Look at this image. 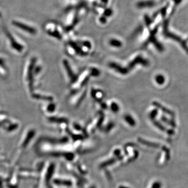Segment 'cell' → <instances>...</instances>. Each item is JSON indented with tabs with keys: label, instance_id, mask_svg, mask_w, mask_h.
I'll use <instances>...</instances> for the list:
<instances>
[{
	"label": "cell",
	"instance_id": "obj_1",
	"mask_svg": "<svg viewBox=\"0 0 188 188\" xmlns=\"http://www.w3.org/2000/svg\"><path fill=\"white\" fill-rule=\"evenodd\" d=\"M138 64H141L144 66H148L149 64V62L148 60H146L143 58L142 56H136L134 60H133L132 62L127 65L126 68H122V66L119 65L118 64L114 62H111L109 64L110 68L114 70L116 72H119L122 74H127L130 72L131 70L134 68V66Z\"/></svg>",
	"mask_w": 188,
	"mask_h": 188
},
{
	"label": "cell",
	"instance_id": "obj_2",
	"mask_svg": "<svg viewBox=\"0 0 188 188\" xmlns=\"http://www.w3.org/2000/svg\"><path fill=\"white\" fill-rule=\"evenodd\" d=\"M36 59L33 58L31 60V62L29 65L27 72V79L29 82V87L31 92L33 90V75L34 69L36 66Z\"/></svg>",
	"mask_w": 188,
	"mask_h": 188
},
{
	"label": "cell",
	"instance_id": "obj_3",
	"mask_svg": "<svg viewBox=\"0 0 188 188\" xmlns=\"http://www.w3.org/2000/svg\"><path fill=\"white\" fill-rule=\"evenodd\" d=\"M13 24L16 27L19 28L21 30L24 31L26 33L31 34V35H35L37 33L36 29H35L31 26H28V25L24 24V23L19 22H13Z\"/></svg>",
	"mask_w": 188,
	"mask_h": 188
},
{
	"label": "cell",
	"instance_id": "obj_4",
	"mask_svg": "<svg viewBox=\"0 0 188 188\" xmlns=\"http://www.w3.org/2000/svg\"><path fill=\"white\" fill-rule=\"evenodd\" d=\"M6 36L10 41V45L12 48L14 49L18 52H21L23 51L24 49L23 46L22 45H20V43H18V42L13 37V36L11 35V34L9 32L8 33V31L6 32Z\"/></svg>",
	"mask_w": 188,
	"mask_h": 188
},
{
	"label": "cell",
	"instance_id": "obj_5",
	"mask_svg": "<svg viewBox=\"0 0 188 188\" xmlns=\"http://www.w3.org/2000/svg\"><path fill=\"white\" fill-rule=\"evenodd\" d=\"M63 65L65 69L66 70V72L68 74V76H69L70 79L72 83H75L77 79V76L74 74L71 68V67L69 65L68 61L64 60L63 61Z\"/></svg>",
	"mask_w": 188,
	"mask_h": 188
},
{
	"label": "cell",
	"instance_id": "obj_6",
	"mask_svg": "<svg viewBox=\"0 0 188 188\" xmlns=\"http://www.w3.org/2000/svg\"><path fill=\"white\" fill-rule=\"evenodd\" d=\"M35 134L36 131L35 130L33 129L29 130L26 135L25 139L23 140V142L22 143V147L24 148H26L31 140L33 139V137L35 136Z\"/></svg>",
	"mask_w": 188,
	"mask_h": 188
},
{
	"label": "cell",
	"instance_id": "obj_7",
	"mask_svg": "<svg viewBox=\"0 0 188 188\" xmlns=\"http://www.w3.org/2000/svg\"><path fill=\"white\" fill-rule=\"evenodd\" d=\"M152 104L157 108H158L159 109L162 110L163 112H165L166 114H168V115H169L171 117H175V113L173 112H172L170 110L167 109L166 107H164L162 104H160L159 103H158L157 102H154L152 103Z\"/></svg>",
	"mask_w": 188,
	"mask_h": 188
},
{
	"label": "cell",
	"instance_id": "obj_8",
	"mask_svg": "<svg viewBox=\"0 0 188 188\" xmlns=\"http://www.w3.org/2000/svg\"><path fill=\"white\" fill-rule=\"evenodd\" d=\"M48 121L51 123H68V120L64 118H58L56 117H49L48 118Z\"/></svg>",
	"mask_w": 188,
	"mask_h": 188
},
{
	"label": "cell",
	"instance_id": "obj_9",
	"mask_svg": "<svg viewBox=\"0 0 188 188\" xmlns=\"http://www.w3.org/2000/svg\"><path fill=\"white\" fill-rule=\"evenodd\" d=\"M33 98L36 99H42L45 101H49V102H52L53 100V98L50 96H45L43 95H41L39 94H34L33 95Z\"/></svg>",
	"mask_w": 188,
	"mask_h": 188
},
{
	"label": "cell",
	"instance_id": "obj_10",
	"mask_svg": "<svg viewBox=\"0 0 188 188\" xmlns=\"http://www.w3.org/2000/svg\"><path fill=\"white\" fill-rule=\"evenodd\" d=\"M54 182L57 185H62V186H71L72 182L69 180H62L61 179H56L54 181Z\"/></svg>",
	"mask_w": 188,
	"mask_h": 188
},
{
	"label": "cell",
	"instance_id": "obj_11",
	"mask_svg": "<svg viewBox=\"0 0 188 188\" xmlns=\"http://www.w3.org/2000/svg\"><path fill=\"white\" fill-rule=\"evenodd\" d=\"M154 5V3L152 1H143L137 4V6L139 8H145L151 7Z\"/></svg>",
	"mask_w": 188,
	"mask_h": 188
},
{
	"label": "cell",
	"instance_id": "obj_12",
	"mask_svg": "<svg viewBox=\"0 0 188 188\" xmlns=\"http://www.w3.org/2000/svg\"><path fill=\"white\" fill-rule=\"evenodd\" d=\"M125 119L126 122H127L128 124L131 125V126H135V121L134 119L132 118L131 116L129 115H127L125 117Z\"/></svg>",
	"mask_w": 188,
	"mask_h": 188
},
{
	"label": "cell",
	"instance_id": "obj_13",
	"mask_svg": "<svg viewBox=\"0 0 188 188\" xmlns=\"http://www.w3.org/2000/svg\"><path fill=\"white\" fill-rule=\"evenodd\" d=\"M155 79H156V81L159 85H162L164 83V82L165 81V77L160 74L158 75L157 76H156Z\"/></svg>",
	"mask_w": 188,
	"mask_h": 188
},
{
	"label": "cell",
	"instance_id": "obj_14",
	"mask_svg": "<svg viewBox=\"0 0 188 188\" xmlns=\"http://www.w3.org/2000/svg\"><path fill=\"white\" fill-rule=\"evenodd\" d=\"M139 141L140 143H141L145 145H148V146H149L150 147H157L158 145L156 144H154V143H150L148 141H147L145 140H143V139H139Z\"/></svg>",
	"mask_w": 188,
	"mask_h": 188
},
{
	"label": "cell",
	"instance_id": "obj_15",
	"mask_svg": "<svg viewBox=\"0 0 188 188\" xmlns=\"http://www.w3.org/2000/svg\"><path fill=\"white\" fill-rule=\"evenodd\" d=\"M161 119H162V120L164 122H165L166 123H167L168 125H170V126H172V127H175V123L173 121H172L171 120L169 119L168 118H166V117H162V118H161Z\"/></svg>",
	"mask_w": 188,
	"mask_h": 188
},
{
	"label": "cell",
	"instance_id": "obj_16",
	"mask_svg": "<svg viewBox=\"0 0 188 188\" xmlns=\"http://www.w3.org/2000/svg\"><path fill=\"white\" fill-rule=\"evenodd\" d=\"M18 124L13 123V124L8 125V127L6 128V131L8 132H12V131H14L16 130L18 128Z\"/></svg>",
	"mask_w": 188,
	"mask_h": 188
},
{
	"label": "cell",
	"instance_id": "obj_17",
	"mask_svg": "<svg viewBox=\"0 0 188 188\" xmlns=\"http://www.w3.org/2000/svg\"><path fill=\"white\" fill-rule=\"evenodd\" d=\"M110 44L111 46L115 47H120L122 46V43L120 41L115 40V39H112L111 40H110Z\"/></svg>",
	"mask_w": 188,
	"mask_h": 188
},
{
	"label": "cell",
	"instance_id": "obj_18",
	"mask_svg": "<svg viewBox=\"0 0 188 188\" xmlns=\"http://www.w3.org/2000/svg\"><path fill=\"white\" fill-rule=\"evenodd\" d=\"M56 108V104L52 102H51L47 107V111L49 112H53L54 111H55Z\"/></svg>",
	"mask_w": 188,
	"mask_h": 188
},
{
	"label": "cell",
	"instance_id": "obj_19",
	"mask_svg": "<svg viewBox=\"0 0 188 188\" xmlns=\"http://www.w3.org/2000/svg\"><path fill=\"white\" fill-rule=\"evenodd\" d=\"M152 122L154 123V125H155V126L156 127H157L158 128H159V129H160L162 131H165V128L164 127H163V125H161L159 122H157V121L156 120H152Z\"/></svg>",
	"mask_w": 188,
	"mask_h": 188
},
{
	"label": "cell",
	"instance_id": "obj_20",
	"mask_svg": "<svg viewBox=\"0 0 188 188\" xmlns=\"http://www.w3.org/2000/svg\"><path fill=\"white\" fill-rule=\"evenodd\" d=\"M111 109L112 110V111L113 112H117L119 110V107L117 104L113 102L111 104Z\"/></svg>",
	"mask_w": 188,
	"mask_h": 188
},
{
	"label": "cell",
	"instance_id": "obj_21",
	"mask_svg": "<svg viewBox=\"0 0 188 188\" xmlns=\"http://www.w3.org/2000/svg\"><path fill=\"white\" fill-rule=\"evenodd\" d=\"M157 110H152V111L150 112V117L152 120L155 119V117H156V116L157 114Z\"/></svg>",
	"mask_w": 188,
	"mask_h": 188
},
{
	"label": "cell",
	"instance_id": "obj_22",
	"mask_svg": "<svg viewBox=\"0 0 188 188\" xmlns=\"http://www.w3.org/2000/svg\"><path fill=\"white\" fill-rule=\"evenodd\" d=\"M41 67L40 66H36L35 67V69H34V74L35 75H37V74H39L40 72L41 71Z\"/></svg>",
	"mask_w": 188,
	"mask_h": 188
},
{
	"label": "cell",
	"instance_id": "obj_23",
	"mask_svg": "<svg viewBox=\"0 0 188 188\" xmlns=\"http://www.w3.org/2000/svg\"><path fill=\"white\" fill-rule=\"evenodd\" d=\"M99 74V72L96 69H93L91 71V75L93 76H98Z\"/></svg>",
	"mask_w": 188,
	"mask_h": 188
},
{
	"label": "cell",
	"instance_id": "obj_24",
	"mask_svg": "<svg viewBox=\"0 0 188 188\" xmlns=\"http://www.w3.org/2000/svg\"><path fill=\"white\" fill-rule=\"evenodd\" d=\"M0 66L2 67L3 68H5V67H6L5 61L2 58H0Z\"/></svg>",
	"mask_w": 188,
	"mask_h": 188
},
{
	"label": "cell",
	"instance_id": "obj_25",
	"mask_svg": "<svg viewBox=\"0 0 188 188\" xmlns=\"http://www.w3.org/2000/svg\"><path fill=\"white\" fill-rule=\"evenodd\" d=\"M74 127H75V129H76L77 130H81V127H80L79 125H77V124H75V125H74Z\"/></svg>",
	"mask_w": 188,
	"mask_h": 188
},
{
	"label": "cell",
	"instance_id": "obj_26",
	"mask_svg": "<svg viewBox=\"0 0 188 188\" xmlns=\"http://www.w3.org/2000/svg\"><path fill=\"white\" fill-rule=\"evenodd\" d=\"M119 188H127V187H123V186H120V187H119Z\"/></svg>",
	"mask_w": 188,
	"mask_h": 188
}]
</instances>
